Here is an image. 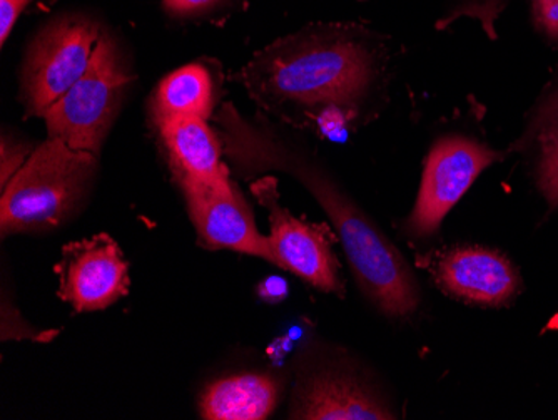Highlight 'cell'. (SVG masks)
Masks as SVG:
<instances>
[{
  "instance_id": "cell-1",
  "label": "cell",
  "mask_w": 558,
  "mask_h": 420,
  "mask_svg": "<svg viewBox=\"0 0 558 420\" xmlns=\"http://www.w3.org/2000/svg\"><path fill=\"white\" fill-rule=\"evenodd\" d=\"M385 37L359 24H313L256 52L234 74L259 109L337 136L372 121L387 87Z\"/></svg>"
},
{
  "instance_id": "cell-2",
  "label": "cell",
  "mask_w": 558,
  "mask_h": 420,
  "mask_svg": "<svg viewBox=\"0 0 558 420\" xmlns=\"http://www.w3.org/2000/svg\"><path fill=\"white\" fill-rule=\"evenodd\" d=\"M213 119L222 153L241 178L283 172L313 194L331 219L360 288L379 312L391 319L416 312L420 291L409 263L310 147L290 140L262 115L244 118L233 103H225Z\"/></svg>"
},
{
  "instance_id": "cell-3",
  "label": "cell",
  "mask_w": 558,
  "mask_h": 420,
  "mask_svg": "<svg viewBox=\"0 0 558 420\" xmlns=\"http://www.w3.org/2000/svg\"><path fill=\"white\" fill-rule=\"evenodd\" d=\"M99 156L47 137L2 188V238L61 227L89 191Z\"/></svg>"
},
{
  "instance_id": "cell-4",
  "label": "cell",
  "mask_w": 558,
  "mask_h": 420,
  "mask_svg": "<svg viewBox=\"0 0 558 420\" xmlns=\"http://www.w3.org/2000/svg\"><path fill=\"white\" fill-rule=\"evenodd\" d=\"M131 81L118 44L102 33L84 76L44 112L47 136L99 156Z\"/></svg>"
},
{
  "instance_id": "cell-5",
  "label": "cell",
  "mask_w": 558,
  "mask_h": 420,
  "mask_svg": "<svg viewBox=\"0 0 558 420\" xmlns=\"http://www.w3.org/2000/svg\"><path fill=\"white\" fill-rule=\"evenodd\" d=\"M100 36L99 24L83 15L58 19L37 34L22 65L21 101L27 116L43 118L84 76Z\"/></svg>"
},
{
  "instance_id": "cell-6",
  "label": "cell",
  "mask_w": 558,
  "mask_h": 420,
  "mask_svg": "<svg viewBox=\"0 0 558 420\" xmlns=\"http://www.w3.org/2000/svg\"><path fill=\"white\" fill-rule=\"evenodd\" d=\"M501 158V153L475 137L463 134L438 137L426 156L418 197L407 231L418 238L434 235L480 175Z\"/></svg>"
},
{
  "instance_id": "cell-7",
  "label": "cell",
  "mask_w": 558,
  "mask_h": 420,
  "mask_svg": "<svg viewBox=\"0 0 558 420\" xmlns=\"http://www.w3.org/2000/svg\"><path fill=\"white\" fill-rule=\"evenodd\" d=\"M259 205L268 209L269 244L275 265L290 269L312 287L343 297L340 263L333 253V237L326 227L301 221L279 205L278 181L272 177L256 178L251 183Z\"/></svg>"
},
{
  "instance_id": "cell-8",
  "label": "cell",
  "mask_w": 558,
  "mask_h": 420,
  "mask_svg": "<svg viewBox=\"0 0 558 420\" xmlns=\"http://www.w3.org/2000/svg\"><path fill=\"white\" fill-rule=\"evenodd\" d=\"M56 274L59 299L77 313L108 309L130 293V263L108 233L65 244Z\"/></svg>"
},
{
  "instance_id": "cell-9",
  "label": "cell",
  "mask_w": 558,
  "mask_h": 420,
  "mask_svg": "<svg viewBox=\"0 0 558 420\" xmlns=\"http://www.w3.org/2000/svg\"><path fill=\"white\" fill-rule=\"evenodd\" d=\"M196 228L197 243L208 250H233L275 263L269 237L259 233L253 209L233 180L181 188Z\"/></svg>"
},
{
  "instance_id": "cell-10",
  "label": "cell",
  "mask_w": 558,
  "mask_h": 420,
  "mask_svg": "<svg viewBox=\"0 0 558 420\" xmlns=\"http://www.w3.org/2000/svg\"><path fill=\"white\" fill-rule=\"evenodd\" d=\"M290 416L304 420L395 419L362 379L335 367L306 370L298 377Z\"/></svg>"
},
{
  "instance_id": "cell-11",
  "label": "cell",
  "mask_w": 558,
  "mask_h": 420,
  "mask_svg": "<svg viewBox=\"0 0 558 420\" xmlns=\"http://www.w3.org/2000/svg\"><path fill=\"white\" fill-rule=\"evenodd\" d=\"M438 285L448 293L476 305L501 307L520 290L512 263L484 247H457L435 266Z\"/></svg>"
},
{
  "instance_id": "cell-12",
  "label": "cell",
  "mask_w": 558,
  "mask_h": 420,
  "mask_svg": "<svg viewBox=\"0 0 558 420\" xmlns=\"http://www.w3.org/2000/svg\"><path fill=\"white\" fill-rule=\"evenodd\" d=\"M156 128L169 169L181 188L230 180V168L222 161L221 137L209 128L208 121L174 119Z\"/></svg>"
},
{
  "instance_id": "cell-13",
  "label": "cell",
  "mask_w": 558,
  "mask_h": 420,
  "mask_svg": "<svg viewBox=\"0 0 558 420\" xmlns=\"http://www.w3.org/2000/svg\"><path fill=\"white\" fill-rule=\"evenodd\" d=\"M281 387L268 374L219 379L201 395L199 413L208 420H262L275 410Z\"/></svg>"
},
{
  "instance_id": "cell-14",
  "label": "cell",
  "mask_w": 558,
  "mask_h": 420,
  "mask_svg": "<svg viewBox=\"0 0 558 420\" xmlns=\"http://www.w3.org/2000/svg\"><path fill=\"white\" fill-rule=\"evenodd\" d=\"M215 103L211 71L194 62L171 72L159 83L150 97L149 112L155 127L184 118L209 121L215 116Z\"/></svg>"
},
{
  "instance_id": "cell-15",
  "label": "cell",
  "mask_w": 558,
  "mask_h": 420,
  "mask_svg": "<svg viewBox=\"0 0 558 420\" xmlns=\"http://www.w3.org/2000/svg\"><path fill=\"white\" fill-rule=\"evenodd\" d=\"M530 137L535 152V181L548 205L558 206V83L535 115Z\"/></svg>"
},
{
  "instance_id": "cell-16",
  "label": "cell",
  "mask_w": 558,
  "mask_h": 420,
  "mask_svg": "<svg viewBox=\"0 0 558 420\" xmlns=\"http://www.w3.org/2000/svg\"><path fill=\"white\" fill-rule=\"evenodd\" d=\"M512 0H445L437 29L445 31L462 19L478 22L490 39H497V22Z\"/></svg>"
},
{
  "instance_id": "cell-17",
  "label": "cell",
  "mask_w": 558,
  "mask_h": 420,
  "mask_svg": "<svg viewBox=\"0 0 558 420\" xmlns=\"http://www.w3.org/2000/svg\"><path fill=\"white\" fill-rule=\"evenodd\" d=\"M59 331H37L33 325L22 319L14 303L9 302L8 297H2V341L5 340H33L50 341L58 337Z\"/></svg>"
},
{
  "instance_id": "cell-18",
  "label": "cell",
  "mask_w": 558,
  "mask_h": 420,
  "mask_svg": "<svg viewBox=\"0 0 558 420\" xmlns=\"http://www.w3.org/2000/svg\"><path fill=\"white\" fill-rule=\"evenodd\" d=\"M27 144L22 141L14 140V137L2 136V165H0V181L2 188L9 183L15 172L24 166V163L29 158L31 153Z\"/></svg>"
},
{
  "instance_id": "cell-19",
  "label": "cell",
  "mask_w": 558,
  "mask_h": 420,
  "mask_svg": "<svg viewBox=\"0 0 558 420\" xmlns=\"http://www.w3.org/2000/svg\"><path fill=\"white\" fill-rule=\"evenodd\" d=\"M535 27L550 40H558V0H532Z\"/></svg>"
},
{
  "instance_id": "cell-20",
  "label": "cell",
  "mask_w": 558,
  "mask_h": 420,
  "mask_svg": "<svg viewBox=\"0 0 558 420\" xmlns=\"http://www.w3.org/2000/svg\"><path fill=\"white\" fill-rule=\"evenodd\" d=\"M221 0H162L166 12L172 17H196L215 9Z\"/></svg>"
},
{
  "instance_id": "cell-21",
  "label": "cell",
  "mask_w": 558,
  "mask_h": 420,
  "mask_svg": "<svg viewBox=\"0 0 558 420\" xmlns=\"http://www.w3.org/2000/svg\"><path fill=\"white\" fill-rule=\"evenodd\" d=\"M31 0H0V43L4 46L14 29L15 22Z\"/></svg>"
},
{
  "instance_id": "cell-22",
  "label": "cell",
  "mask_w": 558,
  "mask_h": 420,
  "mask_svg": "<svg viewBox=\"0 0 558 420\" xmlns=\"http://www.w3.org/2000/svg\"><path fill=\"white\" fill-rule=\"evenodd\" d=\"M259 297L266 302H281L288 295L287 281L283 278L269 277L258 288Z\"/></svg>"
},
{
  "instance_id": "cell-23",
  "label": "cell",
  "mask_w": 558,
  "mask_h": 420,
  "mask_svg": "<svg viewBox=\"0 0 558 420\" xmlns=\"http://www.w3.org/2000/svg\"><path fill=\"white\" fill-rule=\"evenodd\" d=\"M362 2H363V0H362Z\"/></svg>"
}]
</instances>
